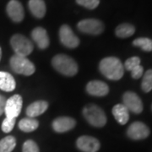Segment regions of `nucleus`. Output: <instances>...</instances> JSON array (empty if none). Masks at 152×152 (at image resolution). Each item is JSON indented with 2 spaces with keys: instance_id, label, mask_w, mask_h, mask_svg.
I'll return each mask as SVG.
<instances>
[{
  "instance_id": "1",
  "label": "nucleus",
  "mask_w": 152,
  "mask_h": 152,
  "mask_svg": "<svg viewBox=\"0 0 152 152\" xmlns=\"http://www.w3.org/2000/svg\"><path fill=\"white\" fill-rule=\"evenodd\" d=\"M99 69L106 78L111 80H119L124 74V67L118 58L107 57L100 62Z\"/></svg>"
},
{
  "instance_id": "2",
  "label": "nucleus",
  "mask_w": 152,
  "mask_h": 152,
  "mask_svg": "<svg viewBox=\"0 0 152 152\" xmlns=\"http://www.w3.org/2000/svg\"><path fill=\"white\" fill-rule=\"evenodd\" d=\"M52 64L56 70L64 75L74 76L78 73L76 62L68 55H56L52 60Z\"/></svg>"
},
{
  "instance_id": "3",
  "label": "nucleus",
  "mask_w": 152,
  "mask_h": 152,
  "mask_svg": "<svg viewBox=\"0 0 152 152\" xmlns=\"http://www.w3.org/2000/svg\"><path fill=\"white\" fill-rule=\"evenodd\" d=\"M83 115L91 125L102 128L107 124V117L103 110L96 105L90 104L83 109Z\"/></svg>"
},
{
  "instance_id": "4",
  "label": "nucleus",
  "mask_w": 152,
  "mask_h": 152,
  "mask_svg": "<svg viewBox=\"0 0 152 152\" xmlns=\"http://www.w3.org/2000/svg\"><path fill=\"white\" fill-rule=\"evenodd\" d=\"M10 64L12 70L19 75L26 76L31 75L36 70L34 64L26 57L14 55L11 57Z\"/></svg>"
},
{
  "instance_id": "5",
  "label": "nucleus",
  "mask_w": 152,
  "mask_h": 152,
  "mask_svg": "<svg viewBox=\"0 0 152 152\" xmlns=\"http://www.w3.org/2000/svg\"><path fill=\"white\" fill-rule=\"evenodd\" d=\"M10 45L15 54L19 56L26 57L32 53V42L21 34H15L10 39Z\"/></svg>"
},
{
  "instance_id": "6",
  "label": "nucleus",
  "mask_w": 152,
  "mask_h": 152,
  "mask_svg": "<svg viewBox=\"0 0 152 152\" xmlns=\"http://www.w3.org/2000/svg\"><path fill=\"white\" fill-rule=\"evenodd\" d=\"M77 27L80 31L91 35H100L103 32L104 25L96 19H86L78 23Z\"/></svg>"
},
{
  "instance_id": "7",
  "label": "nucleus",
  "mask_w": 152,
  "mask_h": 152,
  "mask_svg": "<svg viewBox=\"0 0 152 152\" xmlns=\"http://www.w3.org/2000/svg\"><path fill=\"white\" fill-rule=\"evenodd\" d=\"M124 105L129 111L139 114L143 111V103L140 96L133 91H127L123 96Z\"/></svg>"
},
{
  "instance_id": "8",
  "label": "nucleus",
  "mask_w": 152,
  "mask_h": 152,
  "mask_svg": "<svg viewBox=\"0 0 152 152\" xmlns=\"http://www.w3.org/2000/svg\"><path fill=\"white\" fill-rule=\"evenodd\" d=\"M59 38L61 43L66 48H75L80 45V39L76 37L72 29L67 25H64L60 27Z\"/></svg>"
},
{
  "instance_id": "9",
  "label": "nucleus",
  "mask_w": 152,
  "mask_h": 152,
  "mask_svg": "<svg viewBox=\"0 0 152 152\" xmlns=\"http://www.w3.org/2000/svg\"><path fill=\"white\" fill-rule=\"evenodd\" d=\"M23 101L20 95H15L6 101L5 110L6 118H16L21 112Z\"/></svg>"
},
{
  "instance_id": "10",
  "label": "nucleus",
  "mask_w": 152,
  "mask_h": 152,
  "mask_svg": "<svg viewBox=\"0 0 152 152\" xmlns=\"http://www.w3.org/2000/svg\"><path fill=\"white\" fill-rule=\"evenodd\" d=\"M127 134L134 140H144L150 135V129L142 122H134L129 127Z\"/></svg>"
},
{
  "instance_id": "11",
  "label": "nucleus",
  "mask_w": 152,
  "mask_h": 152,
  "mask_svg": "<svg viewBox=\"0 0 152 152\" xmlns=\"http://www.w3.org/2000/svg\"><path fill=\"white\" fill-rule=\"evenodd\" d=\"M77 147L83 152H97L100 149V142L91 136H80L76 141Z\"/></svg>"
},
{
  "instance_id": "12",
  "label": "nucleus",
  "mask_w": 152,
  "mask_h": 152,
  "mask_svg": "<svg viewBox=\"0 0 152 152\" xmlns=\"http://www.w3.org/2000/svg\"><path fill=\"white\" fill-rule=\"evenodd\" d=\"M7 14L14 22H21L25 17V11L22 4L18 0H10L7 4Z\"/></svg>"
},
{
  "instance_id": "13",
  "label": "nucleus",
  "mask_w": 152,
  "mask_h": 152,
  "mask_svg": "<svg viewBox=\"0 0 152 152\" xmlns=\"http://www.w3.org/2000/svg\"><path fill=\"white\" fill-rule=\"evenodd\" d=\"M75 120L69 117H60L53 122V129L57 133H65L75 126Z\"/></svg>"
},
{
  "instance_id": "14",
  "label": "nucleus",
  "mask_w": 152,
  "mask_h": 152,
  "mask_svg": "<svg viewBox=\"0 0 152 152\" xmlns=\"http://www.w3.org/2000/svg\"><path fill=\"white\" fill-rule=\"evenodd\" d=\"M87 92L94 96H105L109 92L108 86L101 80L90 81L86 86Z\"/></svg>"
},
{
  "instance_id": "15",
  "label": "nucleus",
  "mask_w": 152,
  "mask_h": 152,
  "mask_svg": "<svg viewBox=\"0 0 152 152\" xmlns=\"http://www.w3.org/2000/svg\"><path fill=\"white\" fill-rule=\"evenodd\" d=\"M31 37L40 49H46L49 46L50 41L48 35L44 28H35L31 32Z\"/></svg>"
},
{
  "instance_id": "16",
  "label": "nucleus",
  "mask_w": 152,
  "mask_h": 152,
  "mask_svg": "<svg viewBox=\"0 0 152 152\" xmlns=\"http://www.w3.org/2000/svg\"><path fill=\"white\" fill-rule=\"evenodd\" d=\"M48 107V103L45 101H37L35 102L31 105H29L26 108V115L28 118H33L40 116L44 113Z\"/></svg>"
},
{
  "instance_id": "17",
  "label": "nucleus",
  "mask_w": 152,
  "mask_h": 152,
  "mask_svg": "<svg viewBox=\"0 0 152 152\" xmlns=\"http://www.w3.org/2000/svg\"><path fill=\"white\" fill-rule=\"evenodd\" d=\"M113 114L117 122L122 125L126 124L129 119V111L124 104H117L113 108Z\"/></svg>"
},
{
  "instance_id": "18",
  "label": "nucleus",
  "mask_w": 152,
  "mask_h": 152,
  "mask_svg": "<svg viewBox=\"0 0 152 152\" xmlns=\"http://www.w3.org/2000/svg\"><path fill=\"white\" fill-rule=\"evenodd\" d=\"M29 9L33 15L38 19H42L46 15V4L44 0H30L28 3Z\"/></svg>"
},
{
  "instance_id": "19",
  "label": "nucleus",
  "mask_w": 152,
  "mask_h": 152,
  "mask_svg": "<svg viewBox=\"0 0 152 152\" xmlns=\"http://www.w3.org/2000/svg\"><path fill=\"white\" fill-rule=\"evenodd\" d=\"M16 87L14 77L7 72H0V89L7 92L13 91Z\"/></svg>"
},
{
  "instance_id": "20",
  "label": "nucleus",
  "mask_w": 152,
  "mask_h": 152,
  "mask_svg": "<svg viewBox=\"0 0 152 152\" xmlns=\"http://www.w3.org/2000/svg\"><path fill=\"white\" fill-rule=\"evenodd\" d=\"M135 32V27L129 23H124L119 25L115 30V34L119 38H128L133 36Z\"/></svg>"
},
{
  "instance_id": "21",
  "label": "nucleus",
  "mask_w": 152,
  "mask_h": 152,
  "mask_svg": "<svg viewBox=\"0 0 152 152\" xmlns=\"http://www.w3.org/2000/svg\"><path fill=\"white\" fill-rule=\"evenodd\" d=\"M39 126V122L33 118H26L20 121L19 128L20 129L26 133H30L36 130Z\"/></svg>"
},
{
  "instance_id": "22",
  "label": "nucleus",
  "mask_w": 152,
  "mask_h": 152,
  "mask_svg": "<svg viewBox=\"0 0 152 152\" xmlns=\"http://www.w3.org/2000/svg\"><path fill=\"white\" fill-rule=\"evenodd\" d=\"M16 145V140L14 136H6L0 140V152H12Z\"/></svg>"
},
{
  "instance_id": "23",
  "label": "nucleus",
  "mask_w": 152,
  "mask_h": 152,
  "mask_svg": "<svg viewBox=\"0 0 152 152\" xmlns=\"http://www.w3.org/2000/svg\"><path fill=\"white\" fill-rule=\"evenodd\" d=\"M133 45L139 47L145 52H151L152 51V40L147 37H140L134 40Z\"/></svg>"
},
{
  "instance_id": "24",
  "label": "nucleus",
  "mask_w": 152,
  "mask_h": 152,
  "mask_svg": "<svg viewBox=\"0 0 152 152\" xmlns=\"http://www.w3.org/2000/svg\"><path fill=\"white\" fill-rule=\"evenodd\" d=\"M141 87L143 91L150 92L152 90V69L147 70L143 75Z\"/></svg>"
},
{
  "instance_id": "25",
  "label": "nucleus",
  "mask_w": 152,
  "mask_h": 152,
  "mask_svg": "<svg viewBox=\"0 0 152 152\" xmlns=\"http://www.w3.org/2000/svg\"><path fill=\"white\" fill-rule=\"evenodd\" d=\"M140 65V58L139 57H132L126 60L124 64V68L129 71L134 70Z\"/></svg>"
},
{
  "instance_id": "26",
  "label": "nucleus",
  "mask_w": 152,
  "mask_h": 152,
  "mask_svg": "<svg viewBox=\"0 0 152 152\" xmlns=\"http://www.w3.org/2000/svg\"><path fill=\"white\" fill-rule=\"evenodd\" d=\"M76 3L86 9L94 10L99 5L100 0H76Z\"/></svg>"
},
{
  "instance_id": "27",
  "label": "nucleus",
  "mask_w": 152,
  "mask_h": 152,
  "mask_svg": "<svg viewBox=\"0 0 152 152\" xmlns=\"http://www.w3.org/2000/svg\"><path fill=\"white\" fill-rule=\"evenodd\" d=\"M16 118H5L2 124V130L4 133H10L14 129L15 124Z\"/></svg>"
},
{
  "instance_id": "28",
  "label": "nucleus",
  "mask_w": 152,
  "mask_h": 152,
  "mask_svg": "<svg viewBox=\"0 0 152 152\" xmlns=\"http://www.w3.org/2000/svg\"><path fill=\"white\" fill-rule=\"evenodd\" d=\"M22 152H39V148L36 142L29 140L24 143Z\"/></svg>"
},
{
  "instance_id": "29",
  "label": "nucleus",
  "mask_w": 152,
  "mask_h": 152,
  "mask_svg": "<svg viewBox=\"0 0 152 152\" xmlns=\"http://www.w3.org/2000/svg\"><path fill=\"white\" fill-rule=\"evenodd\" d=\"M144 74V68L142 67L141 65H140L137 69H135L134 70L131 71V75H132V77L135 80H138L140 79Z\"/></svg>"
},
{
  "instance_id": "30",
  "label": "nucleus",
  "mask_w": 152,
  "mask_h": 152,
  "mask_svg": "<svg viewBox=\"0 0 152 152\" xmlns=\"http://www.w3.org/2000/svg\"><path fill=\"white\" fill-rule=\"evenodd\" d=\"M6 101H7V100H6L4 96H0V116H2V114L4 113Z\"/></svg>"
},
{
  "instance_id": "31",
  "label": "nucleus",
  "mask_w": 152,
  "mask_h": 152,
  "mask_svg": "<svg viewBox=\"0 0 152 152\" xmlns=\"http://www.w3.org/2000/svg\"><path fill=\"white\" fill-rule=\"evenodd\" d=\"M1 58H2V50H1V48H0V60H1Z\"/></svg>"
}]
</instances>
